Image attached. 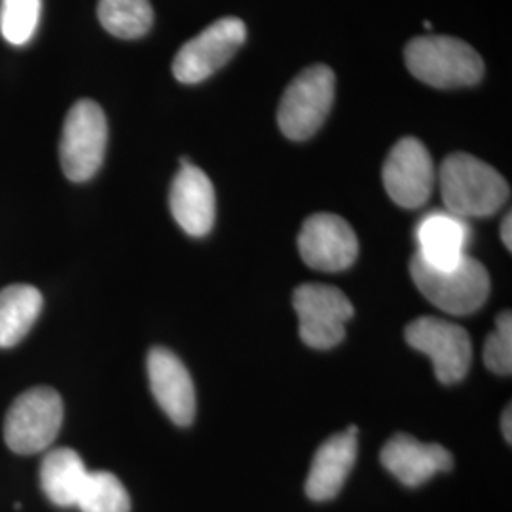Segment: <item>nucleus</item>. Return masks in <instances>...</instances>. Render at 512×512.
I'll return each instance as SVG.
<instances>
[{
	"label": "nucleus",
	"instance_id": "f257e3e1",
	"mask_svg": "<svg viewBox=\"0 0 512 512\" xmlns=\"http://www.w3.org/2000/svg\"><path fill=\"white\" fill-rule=\"evenodd\" d=\"M439 183L446 211L465 220L494 215L511 196L499 171L465 152L450 154L442 162Z\"/></svg>",
	"mask_w": 512,
	"mask_h": 512
},
{
	"label": "nucleus",
	"instance_id": "f03ea898",
	"mask_svg": "<svg viewBox=\"0 0 512 512\" xmlns=\"http://www.w3.org/2000/svg\"><path fill=\"white\" fill-rule=\"evenodd\" d=\"M404 61L414 78L439 90L475 86L484 76L480 54L454 37L412 38L404 48Z\"/></svg>",
	"mask_w": 512,
	"mask_h": 512
},
{
	"label": "nucleus",
	"instance_id": "7ed1b4c3",
	"mask_svg": "<svg viewBox=\"0 0 512 512\" xmlns=\"http://www.w3.org/2000/svg\"><path fill=\"white\" fill-rule=\"evenodd\" d=\"M410 274L420 293L450 315L475 313L490 296V275L471 256H463L458 266L450 270H439L414 255L410 260Z\"/></svg>",
	"mask_w": 512,
	"mask_h": 512
},
{
	"label": "nucleus",
	"instance_id": "20e7f679",
	"mask_svg": "<svg viewBox=\"0 0 512 512\" xmlns=\"http://www.w3.org/2000/svg\"><path fill=\"white\" fill-rule=\"evenodd\" d=\"M109 143L103 109L92 101H76L63 124L59 143L61 169L73 183H86L101 169Z\"/></svg>",
	"mask_w": 512,
	"mask_h": 512
},
{
	"label": "nucleus",
	"instance_id": "39448f33",
	"mask_svg": "<svg viewBox=\"0 0 512 512\" xmlns=\"http://www.w3.org/2000/svg\"><path fill=\"white\" fill-rule=\"evenodd\" d=\"M336 78L327 65H313L287 86L277 110V124L285 137L306 141L329 116L334 103Z\"/></svg>",
	"mask_w": 512,
	"mask_h": 512
},
{
	"label": "nucleus",
	"instance_id": "423d86ee",
	"mask_svg": "<svg viewBox=\"0 0 512 512\" xmlns=\"http://www.w3.org/2000/svg\"><path fill=\"white\" fill-rule=\"evenodd\" d=\"M63 425V401L52 387H33L12 403L4 420V440L12 452L31 456L46 450Z\"/></svg>",
	"mask_w": 512,
	"mask_h": 512
},
{
	"label": "nucleus",
	"instance_id": "0eeeda50",
	"mask_svg": "<svg viewBox=\"0 0 512 512\" xmlns=\"http://www.w3.org/2000/svg\"><path fill=\"white\" fill-rule=\"evenodd\" d=\"M293 304L300 321V338L306 346L330 349L344 340L353 306L340 289L319 283L300 285L294 291Z\"/></svg>",
	"mask_w": 512,
	"mask_h": 512
},
{
	"label": "nucleus",
	"instance_id": "6e6552de",
	"mask_svg": "<svg viewBox=\"0 0 512 512\" xmlns=\"http://www.w3.org/2000/svg\"><path fill=\"white\" fill-rule=\"evenodd\" d=\"M406 342L433 361L440 384L461 382L473 361L467 330L439 317H420L406 327Z\"/></svg>",
	"mask_w": 512,
	"mask_h": 512
},
{
	"label": "nucleus",
	"instance_id": "1a4fd4ad",
	"mask_svg": "<svg viewBox=\"0 0 512 512\" xmlns=\"http://www.w3.org/2000/svg\"><path fill=\"white\" fill-rule=\"evenodd\" d=\"M247 38V27L239 18H222L184 42L175 55L173 74L183 84H200L222 69Z\"/></svg>",
	"mask_w": 512,
	"mask_h": 512
},
{
	"label": "nucleus",
	"instance_id": "9d476101",
	"mask_svg": "<svg viewBox=\"0 0 512 512\" xmlns=\"http://www.w3.org/2000/svg\"><path fill=\"white\" fill-rule=\"evenodd\" d=\"M382 177L389 198L404 209L425 205L437 181L433 158L416 137H404L391 148Z\"/></svg>",
	"mask_w": 512,
	"mask_h": 512
},
{
	"label": "nucleus",
	"instance_id": "9b49d317",
	"mask_svg": "<svg viewBox=\"0 0 512 512\" xmlns=\"http://www.w3.org/2000/svg\"><path fill=\"white\" fill-rule=\"evenodd\" d=\"M302 260L319 272H344L357 260L359 241L346 220L332 213H315L298 236Z\"/></svg>",
	"mask_w": 512,
	"mask_h": 512
},
{
	"label": "nucleus",
	"instance_id": "f8f14e48",
	"mask_svg": "<svg viewBox=\"0 0 512 512\" xmlns=\"http://www.w3.org/2000/svg\"><path fill=\"white\" fill-rule=\"evenodd\" d=\"M148 382L156 403L179 427H188L196 416V389L183 361L169 349L148 353Z\"/></svg>",
	"mask_w": 512,
	"mask_h": 512
},
{
	"label": "nucleus",
	"instance_id": "ddd939ff",
	"mask_svg": "<svg viewBox=\"0 0 512 512\" xmlns=\"http://www.w3.org/2000/svg\"><path fill=\"white\" fill-rule=\"evenodd\" d=\"M169 190V207L177 224L192 238H203L215 224V188L200 167L181 160Z\"/></svg>",
	"mask_w": 512,
	"mask_h": 512
},
{
	"label": "nucleus",
	"instance_id": "4468645a",
	"mask_svg": "<svg viewBox=\"0 0 512 512\" xmlns=\"http://www.w3.org/2000/svg\"><path fill=\"white\" fill-rule=\"evenodd\" d=\"M382 465L404 486L416 488L437 473L450 471L454 458L440 444H425L410 435H395L382 450Z\"/></svg>",
	"mask_w": 512,
	"mask_h": 512
},
{
	"label": "nucleus",
	"instance_id": "2eb2a0df",
	"mask_svg": "<svg viewBox=\"0 0 512 512\" xmlns=\"http://www.w3.org/2000/svg\"><path fill=\"white\" fill-rule=\"evenodd\" d=\"M418 253L429 266L450 270L467 256L465 249L471 239L467 220L448 211H433L420 220L416 228Z\"/></svg>",
	"mask_w": 512,
	"mask_h": 512
},
{
	"label": "nucleus",
	"instance_id": "dca6fc26",
	"mask_svg": "<svg viewBox=\"0 0 512 512\" xmlns=\"http://www.w3.org/2000/svg\"><path fill=\"white\" fill-rule=\"evenodd\" d=\"M357 458V427L351 425L346 433L334 435L317 450L310 475L306 480V494L313 501H329L340 494Z\"/></svg>",
	"mask_w": 512,
	"mask_h": 512
},
{
	"label": "nucleus",
	"instance_id": "f3484780",
	"mask_svg": "<svg viewBox=\"0 0 512 512\" xmlns=\"http://www.w3.org/2000/svg\"><path fill=\"white\" fill-rule=\"evenodd\" d=\"M82 458L71 448H57L40 465V484L44 494L57 507H76L78 495L88 478Z\"/></svg>",
	"mask_w": 512,
	"mask_h": 512
},
{
	"label": "nucleus",
	"instance_id": "a211bd4d",
	"mask_svg": "<svg viewBox=\"0 0 512 512\" xmlns=\"http://www.w3.org/2000/svg\"><path fill=\"white\" fill-rule=\"evenodd\" d=\"M42 304V294L31 285H10L0 291V348H12L27 336Z\"/></svg>",
	"mask_w": 512,
	"mask_h": 512
},
{
	"label": "nucleus",
	"instance_id": "6ab92c4d",
	"mask_svg": "<svg viewBox=\"0 0 512 512\" xmlns=\"http://www.w3.org/2000/svg\"><path fill=\"white\" fill-rule=\"evenodd\" d=\"M97 16L107 33L122 40L145 37L154 23L150 0H99Z\"/></svg>",
	"mask_w": 512,
	"mask_h": 512
},
{
	"label": "nucleus",
	"instance_id": "aec40b11",
	"mask_svg": "<svg viewBox=\"0 0 512 512\" xmlns=\"http://www.w3.org/2000/svg\"><path fill=\"white\" fill-rule=\"evenodd\" d=\"M76 507L82 512H129L131 499L124 484L107 471L88 473Z\"/></svg>",
	"mask_w": 512,
	"mask_h": 512
},
{
	"label": "nucleus",
	"instance_id": "412c9836",
	"mask_svg": "<svg viewBox=\"0 0 512 512\" xmlns=\"http://www.w3.org/2000/svg\"><path fill=\"white\" fill-rule=\"evenodd\" d=\"M42 0H0V33L10 44L23 46L37 33Z\"/></svg>",
	"mask_w": 512,
	"mask_h": 512
},
{
	"label": "nucleus",
	"instance_id": "4be33fe9",
	"mask_svg": "<svg viewBox=\"0 0 512 512\" xmlns=\"http://www.w3.org/2000/svg\"><path fill=\"white\" fill-rule=\"evenodd\" d=\"M484 363L499 374L509 376L512 372V317L511 311H505L497 317L495 330L486 338L484 344Z\"/></svg>",
	"mask_w": 512,
	"mask_h": 512
},
{
	"label": "nucleus",
	"instance_id": "5701e85b",
	"mask_svg": "<svg viewBox=\"0 0 512 512\" xmlns=\"http://www.w3.org/2000/svg\"><path fill=\"white\" fill-rule=\"evenodd\" d=\"M511 222V213H507V217H505L503 224H501V239H503V243H505V247H507L509 251L512 249Z\"/></svg>",
	"mask_w": 512,
	"mask_h": 512
},
{
	"label": "nucleus",
	"instance_id": "b1692460",
	"mask_svg": "<svg viewBox=\"0 0 512 512\" xmlns=\"http://www.w3.org/2000/svg\"><path fill=\"white\" fill-rule=\"evenodd\" d=\"M511 420V406H507V408H505V412H503V420H501V429H503V437L507 439V442H511L512 440Z\"/></svg>",
	"mask_w": 512,
	"mask_h": 512
}]
</instances>
